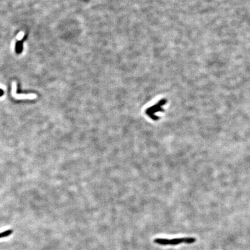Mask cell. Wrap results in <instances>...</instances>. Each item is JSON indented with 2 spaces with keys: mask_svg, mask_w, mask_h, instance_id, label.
<instances>
[{
  "mask_svg": "<svg viewBox=\"0 0 250 250\" xmlns=\"http://www.w3.org/2000/svg\"><path fill=\"white\" fill-rule=\"evenodd\" d=\"M196 239L192 238H173L171 240L165 239V238H156L154 240L155 243L160 244L163 245H177L181 243H187L191 244L195 242Z\"/></svg>",
  "mask_w": 250,
  "mask_h": 250,
  "instance_id": "cell-1",
  "label": "cell"
},
{
  "mask_svg": "<svg viewBox=\"0 0 250 250\" xmlns=\"http://www.w3.org/2000/svg\"><path fill=\"white\" fill-rule=\"evenodd\" d=\"M23 41H24V40L23 39V40H22V41H18L17 43L16 44L15 50H16V52L18 54H20V53H21L22 52L23 48Z\"/></svg>",
  "mask_w": 250,
  "mask_h": 250,
  "instance_id": "cell-2",
  "label": "cell"
},
{
  "mask_svg": "<svg viewBox=\"0 0 250 250\" xmlns=\"http://www.w3.org/2000/svg\"><path fill=\"white\" fill-rule=\"evenodd\" d=\"M13 231L12 230H7L5 231H2L0 233V238H6L8 236L11 235Z\"/></svg>",
  "mask_w": 250,
  "mask_h": 250,
  "instance_id": "cell-3",
  "label": "cell"
},
{
  "mask_svg": "<svg viewBox=\"0 0 250 250\" xmlns=\"http://www.w3.org/2000/svg\"><path fill=\"white\" fill-rule=\"evenodd\" d=\"M4 95V91L2 89H0V97Z\"/></svg>",
  "mask_w": 250,
  "mask_h": 250,
  "instance_id": "cell-4",
  "label": "cell"
}]
</instances>
